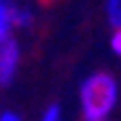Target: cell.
I'll return each mask as SVG.
<instances>
[{
    "mask_svg": "<svg viewBox=\"0 0 121 121\" xmlns=\"http://www.w3.org/2000/svg\"><path fill=\"white\" fill-rule=\"evenodd\" d=\"M105 18L113 26V32L121 29V0H105Z\"/></svg>",
    "mask_w": 121,
    "mask_h": 121,
    "instance_id": "obj_4",
    "label": "cell"
},
{
    "mask_svg": "<svg viewBox=\"0 0 121 121\" xmlns=\"http://www.w3.org/2000/svg\"><path fill=\"white\" fill-rule=\"evenodd\" d=\"M13 13H16V3L13 0H0V45L13 39Z\"/></svg>",
    "mask_w": 121,
    "mask_h": 121,
    "instance_id": "obj_3",
    "label": "cell"
},
{
    "mask_svg": "<svg viewBox=\"0 0 121 121\" xmlns=\"http://www.w3.org/2000/svg\"><path fill=\"white\" fill-rule=\"evenodd\" d=\"M18 63H21V50H18V42H16V39L3 42V45H0V87H8L13 79H16Z\"/></svg>",
    "mask_w": 121,
    "mask_h": 121,
    "instance_id": "obj_2",
    "label": "cell"
},
{
    "mask_svg": "<svg viewBox=\"0 0 121 121\" xmlns=\"http://www.w3.org/2000/svg\"><path fill=\"white\" fill-rule=\"evenodd\" d=\"M111 50H113V53H116V55L121 58V29L111 34Z\"/></svg>",
    "mask_w": 121,
    "mask_h": 121,
    "instance_id": "obj_7",
    "label": "cell"
},
{
    "mask_svg": "<svg viewBox=\"0 0 121 121\" xmlns=\"http://www.w3.org/2000/svg\"><path fill=\"white\" fill-rule=\"evenodd\" d=\"M0 121H24L18 113H13V111H3L0 113Z\"/></svg>",
    "mask_w": 121,
    "mask_h": 121,
    "instance_id": "obj_8",
    "label": "cell"
},
{
    "mask_svg": "<svg viewBox=\"0 0 121 121\" xmlns=\"http://www.w3.org/2000/svg\"><path fill=\"white\" fill-rule=\"evenodd\" d=\"M39 121H63V108H60L58 103L48 105V108L42 111V116H39Z\"/></svg>",
    "mask_w": 121,
    "mask_h": 121,
    "instance_id": "obj_6",
    "label": "cell"
},
{
    "mask_svg": "<svg viewBox=\"0 0 121 121\" xmlns=\"http://www.w3.org/2000/svg\"><path fill=\"white\" fill-rule=\"evenodd\" d=\"M116 103H118V82L105 71L90 74L79 87L82 121H108Z\"/></svg>",
    "mask_w": 121,
    "mask_h": 121,
    "instance_id": "obj_1",
    "label": "cell"
},
{
    "mask_svg": "<svg viewBox=\"0 0 121 121\" xmlns=\"http://www.w3.org/2000/svg\"><path fill=\"white\" fill-rule=\"evenodd\" d=\"M32 21H34L32 8L16 3V13H13V24H16V29H26V26H32Z\"/></svg>",
    "mask_w": 121,
    "mask_h": 121,
    "instance_id": "obj_5",
    "label": "cell"
}]
</instances>
